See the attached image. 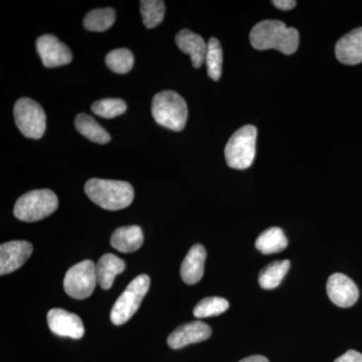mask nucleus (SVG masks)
<instances>
[{
	"label": "nucleus",
	"mask_w": 362,
	"mask_h": 362,
	"mask_svg": "<svg viewBox=\"0 0 362 362\" xmlns=\"http://www.w3.org/2000/svg\"><path fill=\"white\" fill-rule=\"evenodd\" d=\"M252 47L259 51L277 49L284 54H292L299 47V33L288 28L283 21H263L252 28L250 33Z\"/></svg>",
	"instance_id": "1"
},
{
	"label": "nucleus",
	"mask_w": 362,
	"mask_h": 362,
	"mask_svg": "<svg viewBox=\"0 0 362 362\" xmlns=\"http://www.w3.org/2000/svg\"><path fill=\"white\" fill-rule=\"evenodd\" d=\"M85 192L94 204L108 211L125 209L134 199V189L126 181L92 178L86 182Z\"/></svg>",
	"instance_id": "2"
},
{
	"label": "nucleus",
	"mask_w": 362,
	"mask_h": 362,
	"mask_svg": "<svg viewBox=\"0 0 362 362\" xmlns=\"http://www.w3.org/2000/svg\"><path fill=\"white\" fill-rule=\"evenodd\" d=\"M151 111L154 120L162 127L176 132L185 127L188 117L187 102L173 90L157 93L152 100Z\"/></svg>",
	"instance_id": "3"
},
{
	"label": "nucleus",
	"mask_w": 362,
	"mask_h": 362,
	"mask_svg": "<svg viewBox=\"0 0 362 362\" xmlns=\"http://www.w3.org/2000/svg\"><path fill=\"white\" fill-rule=\"evenodd\" d=\"M59 199L49 189H37L23 194L16 202L13 213L16 218L25 223L44 220L57 211Z\"/></svg>",
	"instance_id": "4"
},
{
	"label": "nucleus",
	"mask_w": 362,
	"mask_h": 362,
	"mask_svg": "<svg viewBox=\"0 0 362 362\" xmlns=\"http://www.w3.org/2000/svg\"><path fill=\"white\" fill-rule=\"evenodd\" d=\"M257 128L246 125L233 133L225 149L226 163L230 168L247 169L256 156Z\"/></svg>",
	"instance_id": "5"
},
{
	"label": "nucleus",
	"mask_w": 362,
	"mask_h": 362,
	"mask_svg": "<svg viewBox=\"0 0 362 362\" xmlns=\"http://www.w3.org/2000/svg\"><path fill=\"white\" fill-rule=\"evenodd\" d=\"M149 287L150 278L147 275L137 276L131 281L112 308L110 319L114 325H122L129 321L131 317L139 309Z\"/></svg>",
	"instance_id": "6"
},
{
	"label": "nucleus",
	"mask_w": 362,
	"mask_h": 362,
	"mask_svg": "<svg viewBox=\"0 0 362 362\" xmlns=\"http://www.w3.org/2000/svg\"><path fill=\"white\" fill-rule=\"evenodd\" d=\"M14 120L25 137L40 139L47 128V116L44 109L30 98H21L14 105Z\"/></svg>",
	"instance_id": "7"
},
{
	"label": "nucleus",
	"mask_w": 362,
	"mask_h": 362,
	"mask_svg": "<svg viewBox=\"0 0 362 362\" xmlns=\"http://www.w3.org/2000/svg\"><path fill=\"white\" fill-rule=\"evenodd\" d=\"M97 284L96 265L90 259L71 267L64 279V289L66 294L78 300L90 297Z\"/></svg>",
	"instance_id": "8"
},
{
	"label": "nucleus",
	"mask_w": 362,
	"mask_h": 362,
	"mask_svg": "<svg viewBox=\"0 0 362 362\" xmlns=\"http://www.w3.org/2000/svg\"><path fill=\"white\" fill-rule=\"evenodd\" d=\"M37 49L45 68L68 65L73 61L69 47L52 35L40 37L37 40Z\"/></svg>",
	"instance_id": "9"
},
{
	"label": "nucleus",
	"mask_w": 362,
	"mask_h": 362,
	"mask_svg": "<svg viewBox=\"0 0 362 362\" xmlns=\"http://www.w3.org/2000/svg\"><path fill=\"white\" fill-rule=\"evenodd\" d=\"M47 319L49 329L58 337L73 339H80L84 337V324L77 314L54 308L49 311Z\"/></svg>",
	"instance_id": "10"
},
{
	"label": "nucleus",
	"mask_w": 362,
	"mask_h": 362,
	"mask_svg": "<svg viewBox=\"0 0 362 362\" xmlns=\"http://www.w3.org/2000/svg\"><path fill=\"white\" fill-rule=\"evenodd\" d=\"M33 245L26 240H13L0 246V274L2 276L18 270L30 259Z\"/></svg>",
	"instance_id": "11"
},
{
	"label": "nucleus",
	"mask_w": 362,
	"mask_h": 362,
	"mask_svg": "<svg viewBox=\"0 0 362 362\" xmlns=\"http://www.w3.org/2000/svg\"><path fill=\"white\" fill-rule=\"evenodd\" d=\"M328 296L332 303L342 308L352 306L358 299L359 291L356 283L344 274H333L326 285Z\"/></svg>",
	"instance_id": "12"
},
{
	"label": "nucleus",
	"mask_w": 362,
	"mask_h": 362,
	"mask_svg": "<svg viewBox=\"0 0 362 362\" xmlns=\"http://www.w3.org/2000/svg\"><path fill=\"white\" fill-rule=\"evenodd\" d=\"M211 335V328L202 321L183 324L176 328L168 338L169 347L180 349L194 343H199L209 339Z\"/></svg>",
	"instance_id": "13"
},
{
	"label": "nucleus",
	"mask_w": 362,
	"mask_h": 362,
	"mask_svg": "<svg viewBox=\"0 0 362 362\" xmlns=\"http://www.w3.org/2000/svg\"><path fill=\"white\" fill-rule=\"evenodd\" d=\"M335 54L338 61L344 65L362 63V28L343 35L335 47Z\"/></svg>",
	"instance_id": "14"
},
{
	"label": "nucleus",
	"mask_w": 362,
	"mask_h": 362,
	"mask_svg": "<svg viewBox=\"0 0 362 362\" xmlns=\"http://www.w3.org/2000/svg\"><path fill=\"white\" fill-rule=\"evenodd\" d=\"M206 259V251L204 246L194 245L192 247L181 264L180 276L185 284L194 285L202 280Z\"/></svg>",
	"instance_id": "15"
},
{
	"label": "nucleus",
	"mask_w": 362,
	"mask_h": 362,
	"mask_svg": "<svg viewBox=\"0 0 362 362\" xmlns=\"http://www.w3.org/2000/svg\"><path fill=\"white\" fill-rule=\"evenodd\" d=\"M175 42L181 51L189 54L192 66L195 69L201 68L204 65L206 62L207 44L201 35L189 30H182L176 35Z\"/></svg>",
	"instance_id": "16"
},
{
	"label": "nucleus",
	"mask_w": 362,
	"mask_h": 362,
	"mask_svg": "<svg viewBox=\"0 0 362 362\" xmlns=\"http://www.w3.org/2000/svg\"><path fill=\"white\" fill-rule=\"evenodd\" d=\"M111 246L117 251L129 254L139 250L144 242L141 228L138 226H122L117 228L111 237Z\"/></svg>",
	"instance_id": "17"
},
{
	"label": "nucleus",
	"mask_w": 362,
	"mask_h": 362,
	"mask_svg": "<svg viewBox=\"0 0 362 362\" xmlns=\"http://www.w3.org/2000/svg\"><path fill=\"white\" fill-rule=\"evenodd\" d=\"M125 262L113 254H105L96 264L98 284L104 290L110 289L118 274L125 270Z\"/></svg>",
	"instance_id": "18"
},
{
	"label": "nucleus",
	"mask_w": 362,
	"mask_h": 362,
	"mask_svg": "<svg viewBox=\"0 0 362 362\" xmlns=\"http://www.w3.org/2000/svg\"><path fill=\"white\" fill-rule=\"evenodd\" d=\"M76 129L90 141L106 144L111 141V136L106 130L87 114H78L75 119Z\"/></svg>",
	"instance_id": "19"
},
{
	"label": "nucleus",
	"mask_w": 362,
	"mask_h": 362,
	"mask_svg": "<svg viewBox=\"0 0 362 362\" xmlns=\"http://www.w3.org/2000/svg\"><path fill=\"white\" fill-rule=\"evenodd\" d=\"M288 246V240L284 232L279 228H271L259 235L256 247L264 255L276 254L284 251Z\"/></svg>",
	"instance_id": "20"
},
{
	"label": "nucleus",
	"mask_w": 362,
	"mask_h": 362,
	"mask_svg": "<svg viewBox=\"0 0 362 362\" xmlns=\"http://www.w3.org/2000/svg\"><path fill=\"white\" fill-rule=\"evenodd\" d=\"M290 269V261H275L261 271L259 284L263 289H275L282 282Z\"/></svg>",
	"instance_id": "21"
},
{
	"label": "nucleus",
	"mask_w": 362,
	"mask_h": 362,
	"mask_svg": "<svg viewBox=\"0 0 362 362\" xmlns=\"http://www.w3.org/2000/svg\"><path fill=\"white\" fill-rule=\"evenodd\" d=\"M115 11L110 7L90 11L84 18V26L90 32H105L115 23Z\"/></svg>",
	"instance_id": "22"
},
{
	"label": "nucleus",
	"mask_w": 362,
	"mask_h": 362,
	"mask_svg": "<svg viewBox=\"0 0 362 362\" xmlns=\"http://www.w3.org/2000/svg\"><path fill=\"white\" fill-rule=\"evenodd\" d=\"M143 23L147 28L160 25L165 16V4L161 0H142L140 2Z\"/></svg>",
	"instance_id": "23"
},
{
	"label": "nucleus",
	"mask_w": 362,
	"mask_h": 362,
	"mask_svg": "<svg viewBox=\"0 0 362 362\" xmlns=\"http://www.w3.org/2000/svg\"><path fill=\"white\" fill-rule=\"evenodd\" d=\"M206 63L209 78L220 80L223 73V49L216 37H211L207 42Z\"/></svg>",
	"instance_id": "24"
},
{
	"label": "nucleus",
	"mask_w": 362,
	"mask_h": 362,
	"mask_svg": "<svg viewBox=\"0 0 362 362\" xmlns=\"http://www.w3.org/2000/svg\"><path fill=\"white\" fill-rule=\"evenodd\" d=\"M230 307L228 300L221 297H209L202 299L194 309V315L197 318L218 316L225 313Z\"/></svg>",
	"instance_id": "25"
},
{
	"label": "nucleus",
	"mask_w": 362,
	"mask_h": 362,
	"mask_svg": "<svg viewBox=\"0 0 362 362\" xmlns=\"http://www.w3.org/2000/svg\"><path fill=\"white\" fill-rule=\"evenodd\" d=\"M106 64L114 73L126 74L132 70L134 57L128 49H117L107 54Z\"/></svg>",
	"instance_id": "26"
},
{
	"label": "nucleus",
	"mask_w": 362,
	"mask_h": 362,
	"mask_svg": "<svg viewBox=\"0 0 362 362\" xmlns=\"http://www.w3.org/2000/svg\"><path fill=\"white\" fill-rule=\"evenodd\" d=\"M127 110V105L121 99H103L92 105L93 113L102 118L112 119L122 115Z\"/></svg>",
	"instance_id": "27"
},
{
	"label": "nucleus",
	"mask_w": 362,
	"mask_h": 362,
	"mask_svg": "<svg viewBox=\"0 0 362 362\" xmlns=\"http://www.w3.org/2000/svg\"><path fill=\"white\" fill-rule=\"evenodd\" d=\"M334 362H362V354L356 350H349Z\"/></svg>",
	"instance_id": "28"
},
{
	"label": "nucleus",
	"mask_w": 362,
	"mask_h": 362,
	"mask_svg": "<svg viewBox=\"0 0 362 362\" xmlns=\"http://www.w3.org/2000/svg\"><path fill=\"white\" fill-rule=\"evenodd\" d=\"M272 4L277 7V8L281 9V11H287L294 8L296 6L297 2L294 1V0H274V1H272Z\"/></svg>",
	"instance_id": "29"
},
{
	"label": "nucleus",
	"mask_w": 362,
	"mask_h": 362,
	"mask_svg": "<svg viewBox=\"0 0 362 362\" xmlns=\"http://www.w3.org/2000/svg\"><path fill=\"white\" fill-rule=\"evenodd\" d=\"M239 362H269L267 357L262 356H252L247 357V358L242 359Z\"/></svg>",
	"instance_id": "30"
}]
</instances>
